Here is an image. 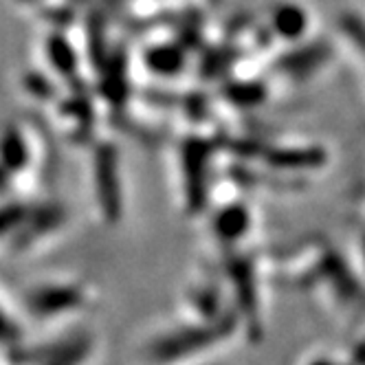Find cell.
Segmentation results:
<instances>
[{
    "label": "cell",
    "mask_w": 365,
    "mask_h": 365,
    "mask_svg": "<svg viewBox=\"0 0 365 365\" xmlns=\"http://www.w3.org/2000/svg\"><path fill=\"white\" fill-rule=\"evenodd\" d=\"M302 365H359L354 354H336V352H315L302 361Z\"/></svg>",
    "instance_id": "cell-3"
},
{
    "label": "cell",
    "mask_w": 365,
    "mask_h": 365,
    "mask_svg": "<svg viewBox=\"0 0 365 365\" xmlns=\"http://www.w3.org/2000/svg\"><path fill=\"white\" fill-rule=\"evenodd\" d=\"M95 304L93 289L82 279H44L34 282L20 293V308L27 319L38 324L75 322Z\"/></svg>",
    "instance_id": "cell-2"
},
{
    "label": "cell",
    "mask_w": 365,
    "mask_h": 365,
    "mask_svg": "<svg viewBox=\"0 0 365 365\" xmlns=\"http://www.w3.org/2000/svg\"><path fill=\"white\" fill-rule=\"evenodd\" d=\"M240 328H245L240 317H231L220 324H196L178 319V324L156 332L150 339L145 344V356L152 365L187 363L192 359L214 352Z\"/></svg>",
    "instance_id": "cell-1"
}]
</instances>
